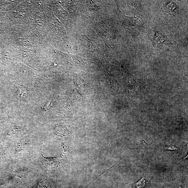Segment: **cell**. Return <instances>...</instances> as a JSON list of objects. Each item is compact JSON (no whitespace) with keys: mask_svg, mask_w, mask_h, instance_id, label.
<instances>
[{"mask_svg":"<svg viewBox=\"0 0 188 188\" xmlns=\"http://www.w3.org/2000/svg\"><path fill=\"white\" fill-rule=\"evenodd\" d=\"M178 188H182V187H181V186H180V187H178Z\"/></svg>","mask_w":188,"mask_h":188,"instance_id":"5b68a950","label":"cell"},{"mask_svg":"<svg viewBox=\"0 0 188 188\" xmlns=\"http://www.w3.org/2000/svg\"><path fill=\"white\" fill-rule=\"evenodd\" d=\"M128 184L130 185L131 188H148L151 187V179L144 174L142 178L136 183Z\"/></svg>","mask_w":188,"mask_h":188,"instance_id":"6da1fadb","label":"cell"},{"mask_svg":"<svg viewBox=\"0 0 188 188\" xmlns=\"http://www.w3.org/2000/svg\"><path fill=\"white\" fill-rule=\"evenodd\" d=\"M90 1L89 2L90 3L89 4V8H90V9L91 10V11L94 10V11H95V10L97 11L98 8L99 7V6H98L97 5H96V4H94V3L93 1Z\"/></svg>","mask_w":188,"mask_h":188,"instance_id":"277c9868","label":"cell"},{"mask_svg":"<svg viewBox=\"0 0 188 188\" xmlns=\"http://www.w3.org/2000/svg\"><path fill=\"white\" fill-rule=\"evenodd\" d=\"M164 148L166 150L174 151H176V152H179V149L178 147L173 145L165 146H164Z\"/></svg>","mask_w":188,"mask_h":188,"instance_id":"3957f363","label":"cell"},{"mask_svg":"<svg viewBox=\"0 0 188 188\" xmlns=\"http://www.w3.org/2000/svg\"><path fill=\"white\" fill-rule=\"evenodd\" d=\"M15 86L17 89V95L19 99L24 100L26 98L28 94V89L24 86L18 84H16Z\"/></svg>","mask_w":188,"mask_h":188,"instance_id":"7a4b0ae2","label":"cell"}]
</instances>
